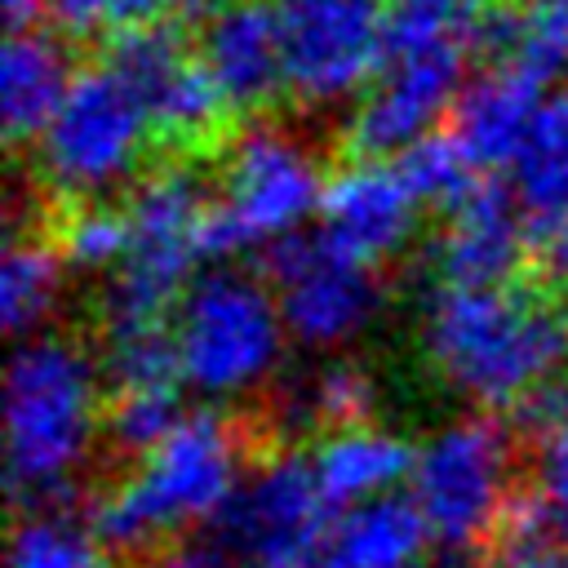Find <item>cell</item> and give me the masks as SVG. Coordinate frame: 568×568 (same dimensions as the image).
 I'll return each mask as SVG.
<instances>
[{
	"instance_id": "obj_3",
	"label": "cell",
	"mask_w": 568,
	"mask_h": 568,
	"mask_svg": "<svg viewBox=\"0 0 568 568\" xmlns=\"http://www.w3.org/2000/svg\"><path fill=\"white\" fill-rule=\"evenodd\" d=\"M240 466V439L231 422L213 413H186L182 426L142 466L89 506V528L106 550L138 555L146 546L178 541L173 532L209 524L231 493Z\"/></svg>"
},
{
	"instance_id": "obj_10",
	"label": "cell",
	"mask_w": 568,
	"mask_h": 568,
	"mask_svg": "<svg viewBox=\"0 0 568 568\" xmlns=\"http://www.w3.org/2000/svg\"><path fill=\"white\" fill-rule=\"evenodd\" d=\"M262 266L275 284L280 320L302 346H337L355 337L382 302L373 266L346 253L324 226H302L275 240L262 253Z\"/></svg>"
},
{
	"instance_id": "obj_27",
	"label": "cell",
	"mask_w": 568,
	"mask_h": 568,
	"mask_svg": "<svg viewBox=\"0 0 568 568\" xmlns=\"http://www.w3.org/2000/svg\"><path fill=\"white\" fill-rule=\"evenodd\" d=\"M186 408L178 399V386L169 390H124L111 395V408H102V426L115 453L124 457H151L178 426H182Z\"/></svg>"
},
{
	"instance_id": "obj_33",
	"label": "cell",
	"mask_w": 568,
	"mask_h": 568,
	"mask_svg": "<svg viewBox=\"0 0 568 568\" xmlns=\"http://www.w3.org/2000/svg\"><path fill=\"white\" fill-rule=\"evenodd\" d=\"M146 568H235V564H231V555L213 541V532H200V537H182V541L160 546Z\"/></svg>"
},
{
	"instance_id": "obj_26",
	"label": "cell",
	"mask_w": 568,
	"mask_h": 568,
	"mask_svg": "<svg viewBox=\"0 0 568 568\" xmlns=\"http://www.w3.org/2000/svg\"><path fill=\"white\" fill-rule=\"evenodd\" d=\"M9 568H106V546L93 528L62 515H27L9 541Z\"/></svg>"
},
{
	"instance_id": "obj_6",
	"label": "cell",
	"mask_w": 568,
	"mask_h": 568,
	"mask_svg": "<svg viewBox=\"0 0 568 568\" xmlns=\"http://www.w3.org/2000/svg\"><path fill=\"white\" fill-rule=\"evenodd\" d=\"M173 333L186 386L204 395H240L275 368L288 328L275 297L253 275L213 266L182 297Z\"/></svg>"
},
{
	"instance_id": "obj_18",
	"label": "cell",
	"mask_w": 568,
	"mask_h": 568,
	"mask_svg": "<svg viewBox=\"0 0 568 568\" xmlns=\"http://www.w3.org/2000/svg\"><path fill=\"white\" fill-rule=\"evenodd\" d=\"M413 462L417 453L399 435L373 430V426L333 430L311 453L315 484L333 510H351V506L395 493V484L413 479Z\"/></svg>"
},
{
	"instance_id": "obj_25",
	"label": "cell",
	"mask_w": 568,
	"mask_h": 568,
	"mask_svg": "<svg viewBox=\"0 0 568 568\" xmlns=\"http://www.w3.org/2000/svg\"><path fill=\"white\" fill-rule=\"evenodd\" d=\"M395 169L404 173V182L417 195V204H435L444 213L462 209L470 200V191L484 182L475 160L462 151V142L453 133H430V138L413 142L395 160Z\"/></svg>"
},
{
	"instance_id": "obj_28",
	"label": "cell",
	"mask_w": 568,
	"mask_h": 568,
	"mask_svg": "<svg viewBox=\"0 0 568 568\" xmlns=\"http://www.w3.org/2000/svg\"><path fill=\"white\" fill-rule=\"evenodd\" d=\"M58 248L67 257V266L80 271H115L124 248H129V222L124 209H102V204H80L62 231H58Z\"/></svg>"
},
{
	"instance_id": "obj_4",
	"label": "cell",
	"mask_w": 568,
	"mask_h": 568,
	"mask_svg": "<svg viewBox=\"0 0 568 568\" xmlns=\"http://www.w3.org/2000/svg\"><path fill=\"white\" fill-rule=\"evenodd\" d=\"M213 191L195 164H164L142 178L124 200L129 248L111 271L102 297V328H155L191 293V275L204 262L200 231L213 213Z\"/></svg>"
},
{
	"instance_id": "obj_5",
	"label": "cell",
	"mask_w": 568,
	"mask_h": 568,
	"mask_svg": "<svg viewBox=\"0 0 568 568\" xmlns=\"http://www.w3.org/2000/svg\"><path fill=\"white\" fill-rule=\"evenodd\" d=\"M324 178L306 146L280 129H248L231 142L222 164V195L200 231L204 262H226L244 248H271L302 231L324 204Z\"/></svg>"
},
{
	"instance_id": "obj_24",
	"label": "cell",
	"mask_w": 568,
	"mask_h": 568,
	"mask_svg": "<svg viewBox=\"0 0 568 568\" xmlns=\"http://www.w3.org/2000/svg\"><path fill=\"white\" fill-rule=\"evenodd\" d=\"M102 373H106V382H111L115 395L178 386L182 382V359H178V333H173V324L106 333Z\"/></svg>"
},
{
	"instance_id": "obj_7",
	"label": "cell",
	"mask_w": 568,
	"mask_h": 568,
	"mask_svg": "<svg viewBox=\"0 0 568 568\" xmlns=\"http://www.w3.org/2000/svg\"><path fill=\"white\" fill-rule=\"evenodd\" d=\"M151 115L138 93L111 71H75L49 129L36 138L40 173L67 200H98L120 186L146 151Z\"/></svg>"
},
{
	"instance_id": "obj_9",
	"label": "cell",
	"mask_w": 568,
	"mask_h": 568,
	"mask_svg": "<svg viewBox=\"0 0 568 568\" xmlns=\"http://www.w3.org/2000/svg\"><path fill=\"white\" fill-rule=\"evenodd\" d=\"M506 466L510 430L488 417L453 422L417 448L408 484L435 541H444L448 550H466L479 537L497 532L501 510L510 501Z\"/></svg>"
},
{
	"instance_id": "obj_20",
	"label": "cell",
	"mask_w": 568,
	"mask_h": 568,
	"mask_svg": "<svg viewBox=\"0 0 568 568\" xmlns=\"http://www.w3.org/2000/svg\"><path fill=\"white\" fill-rule=\"evenodd\" d=\"M75 71L58 36L49 31H13L0 58V115L9 142H31L49 129L62 106Z\"/></svg>"
},
{
	"instance_id": "obj_21",
	"label": "cell",
	"mask_w": 568,
	"mask_h": 568,
	"mask_svg": "<svg viewBox=\"0 0 568 568\" xmlns=\"http://www.w3.org/2000/svg\"><path fill=\"white\" fill-rule=\"evenodd\" d=\"M510 191L528 226L568 222V93L546 98L537 111L510 164Z\"/></svg>"
},
{
	"instance_id": "obj_16",
	"label": "cell",
	"mask_w": 568,
	"mask_h": 568,
	"mask_svg": "<svg viewBox=\"0 0 568 568\" xmlns=\"http://www.w3.org/2000/svg\"><path fill=\"white\" fill-rule=\"evenodd\" d=\"M200 62L231 111H262L284 89L275 9L266 0H222L204 13Z\"/></svg>"
},
{
	"instance_id": "obj_11",
	"label": "cell",
	"mask_w": 568,
	"mask_h": 568,
	"mask_svg": "<svg viewBox=\"0 0 568 568\" xmlns=\"http://www.w3.org/2000/svg\"><path fill=\"white\" fill-rule=\"evenodd\" d=\"M475 49L466 40L435 44H395L382 49V71L351 115L346 146L355 160L404 155L413 142L430 138L444 115H453L466 89V58Z\"/></svg>"
},
{
	"instance_id": "obj_34",
	"label": "cell",
	"mask_w": 568,
	"mask_h": 568,
	"mask_svg": "<svg viewBox=\"0 0 568 568\" xmlns=\"http://www.w3.org/2000/svg\"><path fill=\"white\" fill-rule=\"evenodd\" d=\"M49 13V0H4V22L13 31H36V22Z\"/></svg>"
},
{
	"instance_id": "obj_1",
	"label": "cell",
	"mask_w": 568,
	"mask_h": 568,
	"mask_svg": "<svg viewBox=\"0 0 568 568\" xmlns=\"http://www.w3.org/2000/svg\"><path fill=\"white\" fill-rule=\"evenodd\" d=\"M426 351L453 390L515 408L568 368V302L541 288H439L426 315Z\"/></svg>"
},
{
	"instance_id": "obj_23",
	"label": "cell",
	"mask_w": 568,
	"mask_h": 568,
	"mask_svg": "<svg viewBox=\"0 0 568 568\" xmlns=\"http://www.w3.org/2000/svg\"><path fill=\"white\" fill-rule=\"evenodd\" d=\"M209 9V0H49V18L75 40H120L178 18H204Z\"/></svg>"
},
{
	"instance_id": "obj_35",
	"label": "cell",
	"mask_w": 568,
	"mask_h": 568,
	"mask_svg": "<svg viewBox=\"0 0 568 568\" xmlns=\"http://www.w3.org/2000/svg\"><path fill=\"white\" fill-rule=\"evenodd\" d=\"M537 4H546V9H559V13H568V0H537Z\"/></svg>"
},
{
	"instance_id": "obj_29",
	"label": "cell",
	"mask_w": 568,
	"mask_h": 568,
	"mask_svg": "<svg viewBox=\"0 0 568 568\" xmlns=\"http://www.w3.org/2000/svg\"><path fill=\"white\" fill-rule=\"evenodd\" d=\"M302 404H306V417L328 435L351 430V426H364L373 413V382L355 364H328L311 377Z\"/></svg>"
},
{
	"instance_id": "obj_2",
	"label": "cell",
	"mask_w": 568,
	"mask_h": 568,
	"mask_svg": "<svg viewBox=\"0 0 568 568\" xmlns=\"http://www.w3.org/2000/svg\"><path fill=\"white\" fill-rule=\"evenodd\" d=\"M93 359L62 337H31L9 359L4 453L9 488L27 515H62L75 497V470L98 430Z\"/></svg>"
},
{
	"instance_id": "obj_17",
	"label": "cell",
	"mask_w": 568,
	"mask_h": 568,
	"mask_svg": "<svg viewBox=\"0 0 568 568\" xmlns=\"http://www.w3.org/2000/svg\"><path fill=\"white\" fill-rule=\"evenodd\" d=\"M546 106V89L515 67H488L475 75L457 106H453V138L475 160V169H506L515 164L537 111Z\"/></svg>"
},
{
	"instance_id": "obj_30",
	"label": "cell",
	"mask_w": 568,
	"mask_h": 568,
	"mask_svg": "<svg viewBox=\"0 0 568 568\" xmlns=\"http://www.w3.org/2000/svg\"><path fill=\"white\" fill-rule=\"evenodd\" d=\"M510 422L519 426V435H537L541 444L555 435H568V368L541 382L537 390H528L510 408Z\"/></svg>"
},
{
	"instance_id": "obj_12",
	"label": "cell",
	"mask_w": 568,
	"mask_h": 568,
	"mask_svg": "<svg viewBox=\"0 0 568 568\" xmlns=\"http://www.w3.org/2000/svg\"><path fill=\"white\" fill-rule=\"evenodd\" d=\"M284 89L306 106L355 98L382 71L377 0H271Z\"/></svg>"
},
{
	"instance_id": "obj_15",
	"label": "cell",
	"mask_w": 568,
	"mask_h": 568,
	"mask_svg": "<svg viewBox=\"0 0 568 568\" xmlns=\"http://www.w3.org/2000/svg\"><path fill=\"white\" fill-rule=\"evenodd\" d=\"M320 226L359 262H382L404 248L417 226V195L390 160H351L324 186Z\"/></svg>"
},
{
	"instance_id": "obj_31",
	"label": "cell",
	"mask_w": 568,
	"mask_h": 568,
	"mask_svg": "<svg viewBox=\"0 0 568 568\" xmlns=\"http://www.w3.org/2000/svg\"><path fill=\"white\" fill-rule=\"evenodd\" d=\"M537 501L546 506L555 532L568 541V435H555L537 448Z\"/></svg>"
},
{
	"instance_id": "obj_19",
	"label": "cell",
	"mask_w": 568,
	"mask_h": 568,
	"mask_svg": "<svg viewBox=\"0 0 568 568\" xmlns=\"http://www.w3.org/2000/svg\"><path fill=\"white\" fill-rule=\"evenodd\" d=\"M430 537L435 532L413 493H386L333 519L324 568H413Z\"/></svg>"
},
{
	"instance_id": "obj_13",
	"label": "cell",
	"mask_w": 568,
	"mask_h": 568,
	"mask_svg": "<svg viewBox=\"0 0 568 568\" xmlns=\"http://www.w3.org/2000/svg\"><path fill=\"white\" fill-rule=\"evenodd\" d=\"M102 67H111L146 106L151 129L178 146L209 142L226 120V98L204 71L200 53L186 49L178 22L146 27L106 44Z\"/></svg>"
},
{
	"instance_id": "obj_14",
	"label": "cell",
	"mask_w": 568,
	"mask_h": 568,
	"mask_svg": "<svg viewBox=\"0 0 568 568\" xmlns=\"http://www.w3.org/2000/svg\"><path fill=\"white\" fill-rule=\"evenodd\" d=\"M528 262V222L497 178H484L435 240V275L444 288H506Z\"/></svg>"
},
{
	"instance_id": "obj_36",
	"label": "cell",
	"mask_w": 568,
	"mask_h": 568,
	"mask_svg": "<svg viewBox=\"0 0 568 568\" xmlns=\"http://www.w3.org/2000/svg\"><path fill=\"white\" fill-rule=\"evenodd\" d=\"M453 568H488V564H453Z\"/></svg>"
},
{
	"instance_id": "obj_32",
	"label": "cell",
	"mask_w": 568,
	"mask_h": 568,
	"mask_svg": "<svg viewBox=\"0 0 568 568\" xmlns=\"http://www.w3.org/2000/svg\"><path fill=\"white\" fill-rule=\"evenodd\" d=\"M528 262L537 266L541 293L568 302V222H559V226H528Z\"/></svg>"
},
{
	"instance_id": "obj_8",
	"label": "cell",
	"mask_w": 568,
	"mask_h": 568,
	"mask_svg": "<svg viewBox=\"0 0 568 568\" xmlns=\"http://www.w3.org/2000/svg\"><path fill=\"white\" fill-rule=\"evenodd\" d=\"M333 519L311 457L275 453L240 479L231 501L209 519V532L244 568H324Z\"/></svg>"
},
{
	"instance_id": "obj_22",
	"label": "cell",
	"mask_w": 568,
	"mask_h": 568,
	"mask_svg": "<svg viewBox=\"0 0 568 568\" xmlns=\"http://www.w3.org/2000/svg\"><path fill=\"white\" fill-rule=\"evenodd\" d=\"M62 248L44 240H9L4 248V271H0V306H4V328L13 337H27L44 315L53 311L62 293Z\"/></svg>"
}]
</instances>
